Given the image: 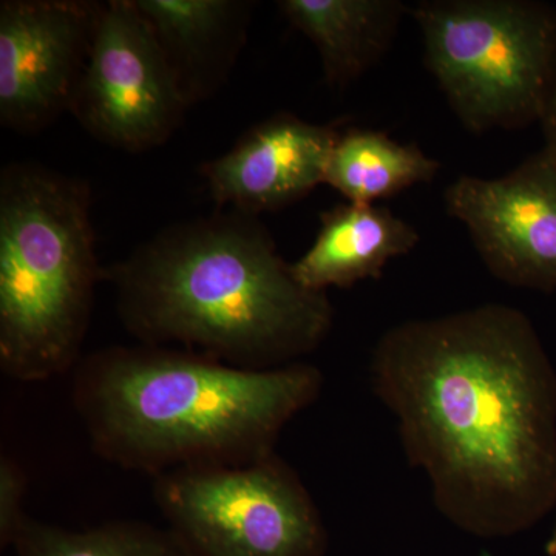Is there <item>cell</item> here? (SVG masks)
<instances>
[{
    "label": "cell",
    "instance_id": "obj_10",
    "mask_svg": "<svg viewBox=\"0 0 556 556\" xmlns=\"http://www.w3.org/2000/svg\"><path fill=\"white\" fill-rule=\"evenodd\" d=\"M340 134L291 113H277L249 129L229 152L201 167L218 206L257 217L305 199L325 182Z\"/></svg>",
    "mask_w": 556,
    "mask_h": 556
},
{
    "label": "cell",
    "instance_id": "obj_7",
    "mask_svg": "<svg viewBox=\"0 0 556 556\" xmlns=\"http://www.w3.org/2000/svg\"><path fill=\"white\" fill-rule=\"evenodd\" d=\"M188 109L135 0L102 2L73 116L104 144L144 152L164 144Z\"/></svg>",
    "mask_w": 556,
    "mask_h": 556
},
{
    "label": "cell",
    "instance_id": "obj_18",
    "mask_svg": "<svg viewBox=\"0 0 556 556\" xmlns=\"http://www.w3.org/2000/svg\"><path fill=\"white\" fill-rule=\"evenodd\" d=\"M544 551H546L547 556H556V522L554 530H552L551 536H548Z\"/></svg>",
    "mask_w": 556,
    "mask_h": 556
},
{
    "label": "cell",
    "instance_id": "obj_3",
    "mask_svg": "<svg viewBox=\"0 0 556 556\" xmlns=\"http://www.w3.org/2000/svg\"><path fill=\"white\" fill-rule=\"evenodd\" d=\"M324 382L305 362L247 369L178 348L113 346L80 358L72 397L98 455L156 477L273 455Z\"/></svg>",
    "mask_w": 556,
    "mask_h": 556
},
{
    "label": "cell",
    "instance_id": "obj_8",
    "mask_svg": "<svg viewBox=\"0 0 556 556\" xmlns=\"http://www.w3.org/2000/svg\"><path fill=\"white\" fill-rule=\"evenodd\" d=\"M445 207L489 273L510 287L556 291V155L543 148L497 178L463 175Z\"/></svg>",
    "mask_w": 556,
    "mask_h": 556
},
{
    "label": "cell",
    "instance_id": "obj_9",
    "mask_svg": "<svg viewBox=\"0 0 556 556\" xmlns=\"http://www.w3.org/2000/svg\"><path fill=\"white\" fill-rule=\"evenodd\" d=\"M102 2L0 3V123L36 134L70 109L97 31Z\"/></svg>",
    "mask_w": 556,
    "mask_h": 556
},
{
    "label": "cell",
    "instance_id": "obj_17",
    "mask_svg": "<svg viewBox=\"0 0 556 556\" xmlns=\"http://www.w3.org/2000/svg\"><path fill=\"white\" fill-rule=\"evenodd\" d=\"M541 129H543L544 148L552 150L556 155V67L554 78H552L551 89H548L546 108L540 119Z\"/></svg>",
    "mask_w": 556,
    "mask_h": 556
},
{
    "label": "cell",
    "instance_id": "obj_14",
    "mask_svg": "<svg viewBox=\"0 0 556 556\" xmlns=\"http://www.w3.org/2000/svg\"><path fill=\"white\" fill-rule=\"evenodd\" d=\"M441 164L416 144L380 130L340 131L329 155L325 185L354 204H376L437 178Z\"/></svg>",
    "mask_w": 556,
    "mask_h": 556
},
{
    "label": "cell",
    "instance_id": "obj_5",
    "mask_svg": "<svg viewBox=\"0 0 556 556\" xmlns=\"http://www.w3.org/2000/svg\"><path fill=\"white\" fill-rule=\"evenodd\" d=\"M428 72L475 135L540 123L556 67V9L535 0L409 5Z\"/></svg>",
    "mask_w": 556,
    "mask_h": 556
},
{
    "label": "cell",
    "instance_id": "obj_6",
    "mask_svg": "<svg viewBox=\"0 0 556 556\" xmlns=\"http://www.w3.org/2000/svg\"><path fill=\"white\" fill-rule=\"evenodd\" d=\"M153 497L192 556H321L328 533L294 468L277 453L244 466L175 468Z\"/></svg>",
    "mask_w": 556,
    "mask_h": 556
},
{
    "label": "cell",
    "instance_id": "obj_11",
    "mask_svg": "<svg viewBox=\"0 0 556 556\" xmlns=\"http://www.w3.org/2000/svg\"><path fill=\"white\" fill-rule=\"evenodd\" d=\"M189 108L229 78L251 22L243 0H135Z\"/></svg>",
    "mask_w": 556,
    "mask_h": 556
},
{
    "label": "cell",
    "instance_id": "obj_1",
    "mask_svg": "<svg viewBox=\"0 0 556 556\" xmlns=\"http://www.w3.org/2000/svg\"><path fill=\"white\" fill-rule=\"evenodd\" d=\"M369 380L450 525L500 540L554 510L556 372L522 311L402 321L376 343Z\"/></svg>",
    "mask_w": 556,
    "mask_h": 556
},
{
    "label": "cell",
    "instance_id": "obj_13",
    "mask_svg": "<svg viewBox=\"0 0 556 556\" xmlns=\"http://www.w3.org/2000/svg\"><path fill=\"white\" fill-rule=\"evenodd\" d=\"M285 20L320 54L328 86L345 89L375 67L409 16L402 0H280Z\"/></svg>",
    "mask_w": 556,
    "mask_h": 556
},
{
    "label": "cell",
    "instance_id": "obj_2",
    "mask_svg": "<svg viewBox=\"0 0 556 556\" xmlns=\"http://www.w3.org/2000/svg\"><path fill=\"white\" fill-rule=\"evenodd\" d=\"M104 278L142 345H178L239 368L302 362L334 320L328 294L300 285L266 226L233 208L161 230Z\"/></svg>",
    "mask_w": 556,
    "mask_h": 556
},
{
    "label": "cell",
    "instance_id": "obj_4",
    "mask_svg": "<svg viewBox=\"0 0 556 556\" xmlns=\"http://www.w3.org/2000/svg\"><path fill=\"white\" fill-rule=\"evenodd\" d=\"M90 207L78 178L36 163L0 174V368L11 379L43 382L80 362L104 278Z\"/></svg>",
    "mask_w": 556,
    "mask_h": 556
},
{
    "label": "cell",
    "instance_id": "obj_16",
    "mask_svg": "<svg viewBox=\"0 0 556 556\" xmlns=\"http://www.w3.org/2000/svg\"><path fill=\"white\" fill-rule=\"evenodd\" d=\"M27 475L13 456H0V543L14 546L28 517L24 511Z\"/></svg>",
    "mask_w": 556,
    "mask_h": 556
},
{
    "label": "cell",
    "instance_id": "obj_12",
    "mask_svg": "<svg viewBox=\"0 0 556 556\" xmlns=\"http://www.w3.org/2000/svg\"><path fill=\"white\" fill-rule=\"evenodd\" d=\"M415 226L378 204H340L320 215L313 247L291 263L295 280L311 291L379 280L391 260L419 244Z\"/></svg>",
    "mask_w": 556,
    "mask_h": 556
},
{
    "label": "cell",
    "instance_id": "obj_15",
    "mask_svg": "<svg viewBox=\"0 0 556 556\" xmlns=\"http://www.w3.org/2000/svg\"><path fill=\"white\" fill-rule=\"evenodd\" d=\"M14 547L20 556H192L170 530L141 522H110L76 532L28 518Z\"/></svg>",
    "mask_w": 556,
    "mask_h": 556
}]
</instances>
